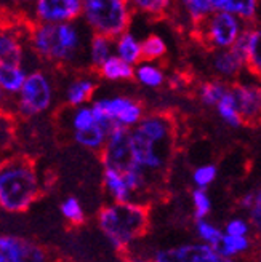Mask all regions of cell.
<instances>
[{"mask_svg": "<svg viewBox=\"0 0 261 262\" xmlns=\"http://www.w3.org/2000/svg\"><path fill=\"white\" fill-rule=\"evenodd\" d=\"M207 28H200L197 26L199 32V40H204L207 45L213 48H226L231 47L236 38L239 37V21L232 13L228 11H218L216 15L210 19H199Z\"/></svg>", "mask_w": 261, "mask_h": 262, "instance_id": "5b68a950", "label": "cell"}, {"mask_svg": "<svg viewBox=\"0 0 261 262\" xmlns=\"http://www.w3.org/2000/svg\"><path fill=\"white\" fill-rule=\"evenodd\" d=\"M32 43L38 55L51 61H69L79 47V35L69 24L50 23L37 28L32 34Z\"/></svg>", "mask_w": 261, "mask_h": 262, "instance_id": "3957f363", "label": "cell"}, {"mask_svg": "<svg viewBox=\"0 0 261 262\" xmlns=\"http://www.w3.org/2000/svg\"><path fill=\"white\" fill-rule=\"evenodd\" d=\"M226 91L228 90L223 83H216V82L205 83L200 88V98L205 104H208V106H213V104H216L221 99V96H223Z\"/></svg>", "mask_w": 261, "mask_h": 262, "instance_id": "4316f807", "label": "cell"}, {"mask_svg": "<svg viewBox=\"0 0 261 262\" xmlns=\"http://www.w3.org/2000/svg\"><path fill=\"white\" fill-rule=\"evenodd\" d=\"M104 182H106V187L111 190V193L114 195V199L117 202L128 200L130 189L127 187L121 171H117L114 168H106V171H104Z\"/></svg>", "mask_w": 261, "mask_h": 262, "instance_id": "ac0fdd59", "label": "cell"}, {"mask_svg": "<svg viewBox=\"0 0 261 262\" xmlns=\"http://www.w3.org/2000/svg\"><path fill=\"white\" fill-rule=\"evenodd\" d=\"M44 253L37 246L29 245L19 238L0 237V262H21V260H42Z\"/></svg>", "mask_w": 261, "mask_h": 262, "instance_id": "7c38bea8", "label": "cell"}, {"mask_svg": "<svg viewBox=\"0 0 261 262\" xmlns=\"http://www.w3.org/2000/svg\"><path fill=\"white\" fill-rule=\"evenodd\" d=\"M96 106L101 107L111 119H114L119 125H133L141 119V106L132 99L115 98L98 101Z\"/></svg>", "mask_w": 261, "mask_h": 262, "instance_id": "30bf717a", "label": "cell"}, {"mask_svg": "<svg viewBox=\"0 0 261 262\" xmlns=\"http://www.w3.org/2000/svg\"><path fill=\"white\" fill-rule=\"evenodd\" d=\"M139 82H143L148 86H159L164 82V75L159 69L152 68V66H141L136 72Z\"/></svg>", "mask_w": 261, "mask_h": 262, "instance_id": "83f0119b", "label": "cell"}, {"mask_svg": "<svg viewBox=\"0 0 261 262\" xmlns=\"http://www.w3.org/2000/svg\"><path fill=\"white\" fill-rule=\"evenodd\" d=\"M213 8L228 11L242 18H253L256 11V0H212Z\"/></svg>", "mask_w": 261, "mask_h": 262, "instance_id": "4fadbf2b", "label": "cell"}, {"mask_svg": "<svg viewBox=\"0 0 261 262\" xmlns=\"http://www.w3.org/2000/svg\"><path fill=\"white\" fill-rule=\"evenodd\" d=\"M82 7L91 28L104 37H119L130 24L125 0H82Z\"/></svg>", "mask_w": 261, "mask_h": 262, "instance_id": "277c9868", "label": "cell"}, {"mask_svg": "<svg viewBox=\"0 0 261 262\" xmlns=\"http://www.w3.org/2000/svg\"><path fill=\"white\" fill-rule=\"evenodd\" d=\"M259 38L261 34L259 31H249L247 35V56L245 62L249 64V69L253 75H259Z\"/></svg>", "mask_w": 261, "mask_h": 262, "instance_id": "ffe728a7", "label": "cell"}, {"mask_svg": "<svg viewBox=\"0 0 261 262\" xmlns=\"http://www.w3.org/2000/svg\"><path fill=\"white\" fill-rule=\"evenodd\" d=\"M249 248V240L245 238V235H221L219 242L213 246V250L221 256V257H228L239 254L245 251Z\"/></svg>", "mask_w": 261, "mask_h": 262, "instance_id": "9a60e30c", "label": "cell"}, {"mask_svg": "<svg viewBox=\"0 0 261 262\" xmlns=\"http://www.w3.org/2000/svg\"><path fill=\"white\" fill-rule=\"evenodd\" d=\"M101 230L108 235L115 248H125L130 242L143 237L149 229L148 206L117 202L103 208L98 216Z\"/></svg>", "mask_w": 261, "mask_h": 262, "instance_id": "7a4b0ae2", "label": "cell"}, {"mask_svg": "<svg viewBox=\"0 0 261 262\" xmlns=\"http://www.w3.org/2000/svg\"><path fill=\"white\" fill-rule=\"evenodd\" d=\"M215 176H216V168L213 165H205L194 173V182L199 187H207L208 184H212Z\"/></svg>", "mask_w": 261, "mask_h": 262, "instance_id": "1f68e13d", "label": "cell"}, {"mask_svg": "<svg viewBox=\"0 0 261 262\" xmlns=\"http://www.w3.org/2000/svg\"><path fill=\"white\" fill-rule=\"evenodd\" d=\"M231 93L234 96V101H236V107L242 122L255 125L259 115V88L237 85L231 90Z\"/></svg>", "mask_w": 261, "mask_h": 262, "instance_id": "8fae6325", "label": "cell"}, {"mask_svg": "<svg viewBox=\"0 0 261 262\" xmlns=\"http://www.w3.org/2000/svg\"><path fill=\"white\" fill-rule=\"evenodd\" d=\"M192 200H194V206H195V217L202 219L208 214L210 211V200L204 190H194L192 192Z\"/></svg>", "mask_w": 261, "mask_h": 262, "instance_id": "4dcf8cb0", "label": "cell"}, {"mask_svg": "<svg viewBox=\"0 0 261 262\" xmlns=\"http://www.w3.org/2000/svg\"><path fill=\"white\" fill-rule=\"evenodd\" d=\"M61 211H63L64 217H68L71 222H74V224H82L84 222L82 206L75 199H68L66 202H64L61 206Z\"/></svg>", "mask_w": 261, "mask_h": 262, "instance_id": "f546056e", "label": "cell"}, {"mask_svg": "<svg viewBox=\"0 0 261 262\" xmlns=\"http://www.w3.org/2000/svg\"><path fill=\"white\" fill-rule=\"evenodd\" d=\"M141 59L154 61L167 53V47L159 35H149L141 45Z\"/></svg>", "mask_w": 261, "mask_h": 262, "instance_id": "cb8c5ba5", "label": "cell"}, {"mask_svg": "<svg viewBox=\"0 0 261 262\" xmlns=\"http://www.w3.org/2000/svg\"><path fill=\"white\" fill-rule=\"evenodd\" d=\"M216 104H218V112L221 117H223L225 122H228L232 126H239L242 123L239 111L236 107V101H234V96L231 91H226Z\"/></svg>", "mask_w": 261, "mask_h": 262, "instance_id": "7402d4cb", "label": "cell"}, {"mask_svg": "<svg viewBox=\"0 0 261 262\" xmlns=\"http://www.w3.org/2000/svg\"><path fill=\"white\" fill-rule=\"evenodd\" d=\"M95 83H91L90 80H79L74 85H71L68 91V101L72 106H79V104L88 101L95 93Z\"/></svg>", "mask_w": 261, "mask_h": 262, "instance_id": "603a6c76", "label": "cell"}, {"mask_svg": "<svg viewBox=\"0 0 261 262\" xmlns=\"http://www.w3.org/2000/svg\"><path fill=\"white\" fill-rule=\"evenodd\" d=\"M19 91V109L28 117L45 111L51 102L50 85L41 72H34L29 77H26Z\"/></svg>", "mask_w": 261, "mask_h": 262, "instance_id": "52a82bcc", "label": "cell"}, {"mask_svg": "<svg viewBox=\"0 0 261 262\" xmlns=\"http://www.w3.org/2000/svg\"><path fill=\"white\" fill-rule=\"evenodd\" d=\"M23 59V51L16 38L11 35L0 34V64L19 66Z\"/></svg>", "mask_w": 261, "mask_h": 262, "instance_id": "2e32d148", "label": "cell"}, {"mask_svg": "<svg viewBox=\"0 0 261 262\" xmlns=\"http://www.w3.org/2000/svg\"><path fill=\"white\" fill-rule=\"evenodd\" d=\"M109 37H104L101 34H96L91 42V62L95 68L99 66L109 58Z\"/></svg>", "mask_w": 261, "mask_h": 262, "instance_id": "d4e9b609", "label": "cell"}, {"mask_svg": "<svg viewBox=\"0 0 261 262\" xmlns=\"http://www.w3.org/2000/svg\"><path fill=\"white\" fill-rule=\"evenodd\" d=\"M82 10V0H37V16L47 23L74 19Z\"/></svg>", "mask_w": 261, "mask_h": 262, "instance_id": "ba28073f", "label": "cell"}, {"mask_svg": "<svg viewBox=\"0 0 261 262\" xmlns=\"http://www.w3.org/2000/svg\"><path fill=\"white\" fill-rule=\"evenodd\" d=\"M117 50H119V58H122L124 61H127L130 64H135V62L141 61V47L135 40L133 35L122 34L119 38Z\"/></svg>", "mask_w": 261, "mask_h": 262, "instance_id": "44dd1931", "label": "cell"}, {"mask_svg": "<svg viewBox=\"0 0 261 262\" xmlns=\"http://www.w3.org/2000/svg\"><path fill=\"white\" fill-rule=\"evenodd\" d=\"M181 4L185 5L188 13L192 16L194 23L207 18L208 13L213 10L212 0H181Z\"/></svg>", "mask_w": 261, "mask_h": 262, "instance_id": "484cf974", "label": "cell"}, {"mask_svg": "<svg viewBox=\"0 0 261 262\" xmlns=\"http://www.w3.org/2000/svg\"><path fill=\"white\" fill-rule=\"evenodd\" d=\"M104 138H106V133H104L96 123L90 125L87 128H82V129H75V141L90 149L101 147Z\"/></svg>", "mask_w": 261, "mask_h": 262, "instance_id": "d6986e66", "label": "cell"}, {"mask_svg": "<svg viewBox=\"0 0 261 262\" xmlns=\"http://www.w3.org/2000/svg\"><path fill=\"white\" fill-rule=\"evenodd\" d=\"M24 72L19 69V66H5L0 64V86L10 93H16L21 90L24 82Z\"/></svg>", "mask_w": 261, "mask_h": 262, "instance_id": "e0dca14e", "label": "cell"}, {"mask_svg": "<svg viewBox=\"0 0 261 262\" xmlns=\"http://www.w3.org/2000/svg\"><path fill=\"white\" fill-rule=\"evenodd\" d=\"M93 123H95V119H93V114H91V109H81L75 112V115H74V128L75 129L87 128Z\"/></svg>", "mask_w": 261, "mask_h": 262, "instance_id": "836d02e7", "label": "cell"}, {"mask_svg": "<svg viewBox=\"0 0 261 262\" xmlns=\"http://www.w3.org/2000/svg\"><path fill=\"white\" fill-rule=\"evenodd\" d=\"M197 230H199V235L200 237L210 245V246H215L219 238H221V232L218 229H215L213 226L210 224H207V222H202L199 221V224H197Z\"/></svg>", "mask_w": 261, "mask_h": 262, "instance_id": "d6a6232c", "label": "cell"}, {"mask_svg": "<svg viewBox=\"0 0 261 262\" xmlns=\"http://www.w3.org/2000/svg\"><path fill=\"white\" fill-rule=\"evenodd\" d=\"M99 74L109 80H121V78H132L133 68L122 58H108L99 66Z\"/></svg>", "mask_w": 261, "mask_h": 262, "instance_id": "5bb4252c", "label": "cell"}, {"mask_svg": "<svg viewBox=\"0 0 261 262\" xmlns=\"http://www.w3.org/2000/svg\"><path fill=\"white\" fill-rule=\"evenodd\" d=\"M132 133L124 126L117 125L111 133L103 150V162L106 168H114L117 171H127V169L138 168L133 152H132Z\"/></svg>", "mask_w": 261, "mask_h": 262, "instance_id": "8992f818", "label": "cell"}, {"mask_svg": "<svg viewBox=\"0 0 261 262\" xmlns=\"http://www.w3.org/2000/svg\"><path fill=\"white\" fill-rule=\"evenodd\" d=\"M259 195V193H258ZM258 195L256 193H249L245 196V199L242 200V205H244V208H252V205L255 203V200L258 199Z\"/></svg>", "mask_w": 261, "mask_h": 262, "instance_id": "d590c367", "label": "cell"}, {"mask_svg": "<svg viewBox=\"0 0 261 262\" xmlns=\"http://www.w3.org/2000/svg\"><path fill=\"white\" fill-rule=\"evenodd\" d=\"M0 101H2V86H0Z\"/></svg>", "mask_w": 261, "mask_h": 262, "instance_id": "8d00e7d4", "label": "cell"}, {"mask_svg": "<svg viewBox=\"0 0 261 262\" xmlns=\"http://www.w3.org/2000/svg\"><path fill=\"white\" fill-rule=\"evenodd\" d=\"M133 4L149 15H164L170 5V0H133Z\"/></svg>", "mask_w": 261, "mask_h": 262, "instance_id": "f1b7e54d", "label": "cell"}, {"mask_svg": "<svg viewBox=\"0 0 261 262\" xmlns=\"http://www.w3.org/2000/svg\"><path fill=\"white\" fill-rule=\"evenodd\" d=\"M21 2H29V0H21Z\"/></svg>", "mask_w": 261, "mask_h": 262, "instance_id": "74e56055", "label": "cell"}, {"mask_svg": "<svg viewBox=\"0 0 261 262\" xmlns=\"http://www.w3.org/2000/svg\"><path fill=\"white\" fill-rule=\"evenodd\" d=\"M226 232L229 235H245L247 232H249V226H247L244 221L236 219V221L229 222L228 227H226Z\"/></svg>", "mask_w": 261, "mask_h": 262, "instance_id": "e575fe53", "label": "cell"}, {"mask_svg": "<svg viewBox=\"0 0 261 262\" xmlns=\"http://www.w3.org/2000/svg\"><path fill=\"white\" fill-rule=\"evenodd\" d=\"M35 168L28 157H15L0 165V206L11 213L26 211L38 196Z\"/></svg>", "mask_w": 261, "mask_h": 262, "instance_id": "6da1fadb", "label": "cell"}, {"mask_svg": "<svg viewBox=\"0 0 261 262\" xmlns=\"http://www.w3.org/2000/svg\"><path fill=\"white\" fill-rule=\"evenodd\" d=\"M157 260H176V262H218L221 257L210 245H188L172 251H162L155 254Z\"/></svg>", "mask_w": 261, "mask_h": 262, "instance_id": "9c48e42d", "label": "cell"}]
</instances>
